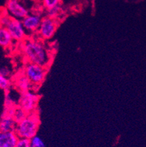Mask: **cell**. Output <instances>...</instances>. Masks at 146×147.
I'll return each mask as SVG.
<instances>
[{
    "instance_id": "obj_13",
    "label": "cell",
    "mask_w": 146,
    "mask_h": 147,
    "mask_svg": "<svg viewBox=\"0 0 146 147\" xmlns=\"http://www.w3.org/2000/svg\"><path fill=\"white\" fill-rule=\"evenodd\" d=\"M28 114L29 113L26 111L24 110L22 108H21V107L18 105V106H15V108L13 117L15 119V121H16V123H19L21 121H23L24 119H26Z\"/></svg>"
},
{
    "instance_id": "obj_14",
    "label": "cell",
    "mask_w": 146,
    "mask_h": 147,
    "mask_svg": "<svg viewBox=\"0 0 146 147\" xmlns=\"http://www.w3.org/2000/svg\"><path fill=\"white\" fill-rule=\"evenodd\" d=\"M61 13H62V8H61L60 5L51 7V8L47 9L46 12H45L46 16L50 17V18H55V19H57L59 16H60V15Z\"/></svg>"
},
{
    "instance_id": "obj_6",
    "label": "cell",
    "mask_w": 146,
    "mask_h": 147,
    "mask_svg": "<svg viewBox=\"0 0 146 147\" xmlns=\"http://www.w3.org/2000/svg\"><path fill=\"white\" fill-rule=\"evenodd\" d=\"M6 11L13 18L24 19L29 15V10L19 0H8L6 4Z\"/></svg>"
},
{
    "instance_id": "obj_20",
    "label": "cell",
    "mask_w": 146,
    "mask_h": 147,
    "mask_svg": "<svg viewBox=\"0 0 146 147\" xmlns=\"http://www.w3.org/2000/svg\"><path fill=\"white\" fill-rule=\"evenodd\" d=\"M15 147H31L30 140L26 138H18Z\"/></svg>"
},
{
    "instance_id": "obj_8",
    "label": "cell",
    "mask_w": 146,
    "mask_h": 147,
    "mask_svg": "<svg viewBox=\"0 0 146 147\" xmlns=\"http://www.w3.org/2000/svg\"><path fill=\"white\" fill-rule=\"evenodd\" d=\"M43 17L40 13H29L24 19L21 20L24 28L28 33L37 32Z\"/></svg>"
},
{
    "instance_id": "obj_16",
    "label": "cell",
    "mask_w": 146,
    "mask_h": 147,
    "mask_svg": "<svg viewBox=\"0 0 146 147\" xmlns=\"http://www.w3.org/2000/svg\"><path fill=\"white\" fill-rule=\"evenodd\" d=\"M31 147H45V143L42 138L39 136H35L30 139Z\"/></svg>"
},
{
    "instance_id": "obj_4",
    "label": "cell",
    "mask_w": 146,
    "mask_h": 147,
    "mask_svg": "<svg viewBox=\"0 0 146 147\" xmlns=\"http://www.w3.org/2000/svg\"><path fill=\"white\" fill-rule=\"evenodd\" d=\"M59 26V21L55 18L45 16L42 18L37 31V34L40 39L44 40L51 39L54 36Z\"/></svg>"
},
{
    "instance_id": "obj_7",
    "label": "cell",
    "mask_w": 146,
    "mask_h": 147,
    "mask_svg": "<svg viewBox=\"0 0 146 147\" xmlns=\"http://www.w3.org/2000/svg\"><path fill=\"white\" fill-rule=\"evenodd\" d=\"M6 28L14 41L22 42L26 39L27 32L21 20L12 18Z\"/></svg>"
},
{
    "instance_id": "obj_19",
    "label": "cell",
    "mask_w": 146,
    "mask_h": 147,
    "mask_svg": "<svg viewBox=\"0 0 146 147\" xmlns=\"http://www.w3.org/2000/svg\"><path fill=\"white\" fill-rule=\"evenodd\" d=\"M12 18H13L10 17V15L8 14L7 12L6 11L5 15H0V25L2 26H5V27H7V25L9 24V23L11 21Z\"/></svg>"
},
{
    "instance_id": "obj_9",
    "label": "cell",
    "mask_w": 146,
    "mask_h": 147,
    "mask_svg": "<svg viewBox=\"0 0 146 147\" xmlns=\"http://www.w3.org/2000/svg\"><path fill=\"white\" fill-rule=\"evenodd\" d=\"M15 87L20 92H25L27 91L32 90L33 88V85L29 81V78L26 76V75L24 73L22 74H18L15 77L14 80Z\"/></svg>"
},
{
    "instance_id": "obj_11",
    "label": "cell",
    "mask_w": 146,
    "mask_h": 147,
    "mask_svg": "<svg viewBox=\"0 0 146 147\" xmlns=\"http://www.w3.org/2000/svg\"><path fill=\"white\" fill-rule=\"evenodd\" d=\"M17 123L11 115L4 112L0 118V131L1 132H15Z\"/></svg>"
},
{
    "instance_id": "obj_10",
    "label": "cell",
    "mask_w": 146,
    "mask_h": 147,
    "mask_svg": "<svg viewBox=\"0 0 146 147\" xmlns=\"http://www.w3.org/2000/svg\"><path fill=\"white\" fill-rule=\"evenodd\" d=\"M18 137L15 132L0 131V147H15Z\"/></svg>"
},
{
    "instance_id": "obj_12",
    "label": "cell",
    "mask_w": 146,
    "mask_h": 147,
    "mask_svg": "<svg viewBox=\"0 0 146 147\" xmlns=\"http://www.w3.org/2000/svg\"><path fill=\"white\" fill-rule=\"evenodd\" d=\"M13 41L7 29L0 25V46L8 49L11 46Z\"/></svg>"
},
{
    "instance_id": "obj_18",
    "label": "cell",
    "mask_w": 146,
    "mask_h": 147,
    "mask_svg": "<svg viewBox=\"0 0 146 147\" xmlns=\"http://www.w3.org/2000/svg\"><path fill=\"white\" fill-rule=\"evenodd\" d=\"M61 0H42V5L45 9H49L60 5Z\"/></svg>"
},
{
    "instance_id": "obj_21",
    "label": "cell",
    "mask_w": 146,
    "mask_h": 147,
    "mask_svg": "<svg viewBox=\"0 0 146 147\" xmlns=\"http://www.w3.org/2000/svg\"><path fill=\"white\" fill-rule=\"evenodd\" d=\"M12 70L7 67H2L0 68V75H2L4 77H6V78H9L12 76Z\"/></svg>"
},
{
    "instance_id": "obj_15",
    "label": "cell",
    "mask_w": 146,
    "mask_h": 147,
    "mask_svg": "<svg viewBox=\"0 0 146 147\" xmlns=\"http://www.w3.org/2000/svg\"><path fill=\"white\" fill-rule=\"evenodd\" d=\"M12 84H13V82L10 78L4 77L2 75H0V89H3L5 92H8L10 91Z\"/></svg>"
},
{
    "instance_id": "obj_1",
    "label": "cell",
    "mask_w": 146,
    "mask_h": 147,
    "mask_svg": "<svg viewBox=\"0 0 146 147\" xmlns=\"http://www.w3.org/2000/svg\"><path fill=\"white\" fill-rule=\"evenodd\" d=\"M22 52L28 62L47 68L51 63L50 53L40 39L26 38L23 42Z\"/></svg>"
},
{
    "instance_id": "obj_3",
    "label": "cell",
    "mask_w": 146,
    "mask_h": 147,
    "mask_svg": "<svg viewBox=\"0 0 146 147\" xmlns=\"http://www.w3.org/2000/svg\"><path fill=\"white\" fill-rule=\"evenodd\" d=\"M47 72V67L32 62H27L24 69V74L29 78L33 86H39L44 82Z\"/></svg>"
},
{
    "instance_id": "obj_5",
    "label": "cell",
    "mask_w": 146,
    "mask_h": 147,
    "mask_svg": "<svg viewBox=\"0 0 146 147\" xmlns=\"http://www.w3.org/2000/svg\"><path fill=\"white\" fill-rule=\"evenodd\" d=\"M40 97L38 94L32 90L22 92L18 99V106L22 108L28 113L37 111Z\"/></svg>"
},
{
    "instance_id": "obj_17",
    "label": "cell",
    "mask_w": 146,
    "mask_h": 147,
    "mask_svg": "<svg viewBox=\"0 0 146 147\" xmlns=\"http://www.w3.org/2000/svg\"><path fill=\"white\" fill-rule=\"evenodd\" d=\"M5 108H10V107L16 106V102L13 99V95L10 92H6V96H5Z\"/></svg>"
},
{
    "instance_id": "obj_2",
    "label": "cell",
    "mask_w": 146,
    "mask_h": 147,
    "mask_svg": "<svg viewBox=\"0 0 146 147\" xmlns=\"http://www.w3.org/2000/svg\"><path fill=\"white\" fill-rule=\"evenodd\" d=\"M40 125V116L36 111L28 114L26 119L21 122L17 123L15 133L18 138L29 139L37 136V131Z\"/></svg>"
}]
</instances>
